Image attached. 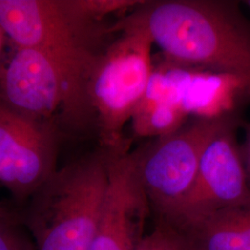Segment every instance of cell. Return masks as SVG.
<instances>
[{
  "mask_svg": "<svg viewBox=\"0 0 250 250\" xmlns=\"http://www.w3.org/2000/svg\"><path fill=\"white\" fill-rule=\"evenodd\" d=\"M144 28L162 56L240 81L250 99V22L230 1H144L125 17Z\"/></svg>",
  "mask_w": 250,
  "mask_h": 250,
  "instance_id": "1",
  "label": "cell"
},
{
  "mask_svg": "<svg viewBox=\"0 0 250 250\" xmlns=\"http://www.w3.org/2000/svg\"><path fill=\"white\" fill-rule=\"evenodd\" d=\"M99 50L20 47L0 75L1 103L55 126L93 120L88 81Z\"/></svg>",
  "mask_w": 250,
  "mask_h": 250,
  "instance_id": "2",
  "label": "cell"
},
{
  "mask_svg": "<svg viewBox=\"0 0 250 250\" xmlns=\"http://www.w3.org/2000/svg\"><path fill=\"white\" fill-rule=\"evenodd\" d=\"M104 151L56 170L30 197L21 222L36 250H90L108 185Z\"/></svg>",
  "mask_w": 250,
  "mask_h": 250,
  "instance_id": "3",
  "label": "cell"
},
{
  "mask_svg": "<svg viewBox=\"0 0 250 250\" xmlns=\"http://www.w3.org/2000/svg\"><path fill=\"white\" fill-rule=\"evenodd\" d=\"M111 29L119 36L95 58L88 100L105 151L122 154L128 152L125 126L131 122L151 77L154 43L144 28L124 18Z\"/></svg>",
  "mask_w": 250,
  "mask_h": 250,
  "instance_id": "4",
  "label": "cell"
},
{
  "mask_svg": "<svg viewBox=\"0 0 250 250\" xmlns=\"http://www.w3.org/2000/svg\"><path fill=\"white\" fill-rule=\"evenodd\" d=\"M234 120L232 115L216 120L194 119L176 132L155 138L134 152L141 186L159 219L185 197L207 147Z\"/></svg>",
  "mask_w": 250,
  "mask_h": 250,
  "instance_id": "5",
  "label": "cell"
},
{
  "mask_svg": "<svg viewBox=\"0 0 250 250\" xmlns=\"http://www.w3.org/2000/svg\"><path fill=\"white\" fill-rule=\"evenodd\" d=\"M237 125L234 120L209 144L188 193L159 222L183 230L221 210L250 203V186L235 134Z\"/></svg>",
  "mask_w": 250,
  "mask_h": 250,
  "instance_id": "6",
  "label": "cell"
},
{
  "mask_svg": "<svg viewBox=\"0 0 250 250\" xmlns=\"http://www.w3.org/2000/svg\"><path fill=\"white\" fill-rule=\"evenodd\" d=\"M0 25L16 48L99 50L100 37L110 33L71 0H0Z\"/></svg>",
  "mask_w": 250,
  "mask_h": 250,
  "instance_id": "7",
  "label": "cell"
},
{
  "mask_svg": "<svg viewBox=\"0 0 250 250\" xmlns=\"http://www.w3.org/2000/svg\"><path fill=\"white\" fill-rule=\"evenodd\" d=\"M56 127L0 102V182L28 199L57 168Z\"/></svg>",
  "mask_w": 250,
  "mask_h": 250,
  "instance_id": "8",
  "label": "cell"
},
{
  "mask_svg": "<svg viewBox=\"0 0 250 250\" xmlns=\"http://www.w3.org/2000/svg\"><path fill=\"white\" fill-rule=\"evenodd\" d=\"M149 209L134 152L109 154L107 193L90 250H136Z\"/></svg>",
  "mask_w": 250,
  "mask_h": 250,
  "instance_id": "9",
  "label": "cell"
},
{
  "mask_svg": "<svg viewBox=\"0 0 250 250\" xmlns=\"http://www.w3.org/2000/svg\"><path fill=\"white\" fill-rule=\"evenodd\" d=\"M246 97L240 81L225 73L198 70L183 92L180 106L188 117L216 120L232 115L236 100Z\"/></svg>",
  "mask_w": 250,
  "mask_h": 250,
  "instance_id": "10",
  "label": "cell"
},
{
  "mask_svg": "<svg viewBox=\"0 0 250 250\" xmlns=\"http://www.w3.org/2000/svg\"><path fill=\"white\" fill-rule=\"evenodd\" d=\"M178 231L197 250H250V203L221 210Z\"/></svg>",
  "mask_w": 250,
  "mask_h": 250,
  "instance_id": "11",
  "label": "cell"
},
{
  "mask_svg": "<svg viewBox=\"0 0 250 250\" xmlns=\"http://www.w3.org/2000/svg\"><path fill=\"white\" fill-rule=\"evenodd\" d=\"M188 118L179 105L164 101L137 107L131 124L137 136L159 138L176 132L186 125Z\"/></svg>",
  "mask_w": 250,
  "mask_h": 250,
  "instance_id": "12",
  "label": "cell"
},
{
  "mask_svg": "<svg viewBox=\"0 0 250 250\" xmlns=\"http://www.w3.org/2000/svg\"><path fill=\"white\" fill-rule=\"evenodd\" d=\"M73 8L85 18L101 23L110 15L127 16L144 3L143 0H71Z\"/></svg>",
  "mask_w": 250,
  "mask_h": 250,
  "instance_id": "13",
  "label": "cell"
},
{
  "mask_svg": "<svg viewBox=\"0 0 250 250\" xmlns=\"http://www.w3.org/2000/svg\"><path fill=\"white\" fill-rule=\"evenodd\" d=\"M135 250H197L188 237L168 224L158 222Z\"/></svg>",
  "mask_w": 250,
  "mask_h": 250,
  "instance_id": "14",
  "label": "cell"
},
{
  "mask_svg": "<svg viewBox=\"0 0 250 250\" xmlns=\"http://www.w3.org/2000/svg\"><path fill=\"white\" fill-rule=\"evenodd\" d=\"M0 250H36L21 222L0 212Z\"/></svg>",
  "mask_w": 250,
  "mask_h": 250,
  "instance_id": "15",
  "label": "cell"
},
{
  "mask_svg": "<svg viewBox=\"0 0 250 250\" xmlns=\"http://www.w3.org/2000/svg\"><path fill=\"white\" fill-rule=\"evenodd\" d=\"M240 153H241L242 161L247 173V177L250 186V124L246 127L245 139L242 145H240Z\"/></svg>",
  "mask_w": 250,
  "mask_h": 250,
  "instance_id": "16",
  "label": "cell"
},
{
  "mask_svg": "<svg viewBox=\"0 0 250 250\" xmlns=\"http://www.w3.org/2000/svg\"><path fill=\"white\" fill-rule=\"evenodd\" d=\"M5 33H4V31H3V29H2V27L0 25V55H1V52H2V49H3V45H4V37H5Z\"/></svg>",
  "mask_w": 250,
  "mask_h": 250,
  "instance_id": "17",
  "label": "cell"
},
{
  "mask_svg": "<svg viewBox=\"0 0 250 250\" xmlns=\"http://www.w3.org/2000/svg\"><path fill=\"white\" fill-rule=\"evenodd\" d=\"M245 3H246V5H247V6H248V7L250 9V0H249V1H246Z\"/></svg>",
  "mask_w": 250,
  "mask_h": 250,
  "instance_id": "18",
  "label": "cell"
}]
</instances>
